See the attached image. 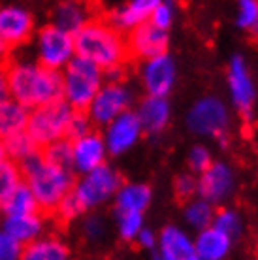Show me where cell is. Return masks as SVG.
I'll return each mask as SVG.
<instances>
[{
	"label": "cell",
	"mask_w": 258,
	"mask_h": 260,
	"mask_svg": "<svg viewBox=\"0 0 258 260\" xmlns=\"http://www.w3.org/2000/svg\"><path fill=\"white\" fill-rule=\"evenodd\" d=\"M23 181L33 190L42 215H53L76 183V172L49 162L42 149L19 162Z\"/></svg>",
	"instance_id": "6da1fadb"
},
{
	"label": "cell",
	"mask_w": 258,
	"mask_h": 260,
	"mask_svg": "<svg viewBox=\"0 0 258 260\" xmlns=\"http://www.w3.org/2000/svg\"><path fill=\"white\" fill-rule=\"evenodd\" d=\"M8 91L30 110L62 98V76L40 62H8Z\"/></svg>",
	"instance_id": "7a4b0ae2"
},
{
	"label": "cell",
	"mask_w": 258,
	"mask_h": 260,
	"mask_svg": "<svg viewBox=\"0 0 258 260\" xmlns=\"http://www.w3.org/2000/svg\"><path fill=\"white\" fill-rule=\"evenodd\" d=\"M76 55L94 62L104 74L121 66L130 57L123 32L111 23L100 19H89L74 34Z\"/></svg>",
	"instance_id": "3957f363"
},
{
	"label": "cell",
	"mask_w": 258,
	"mask_h": 260,
	"mask_svg": "<svg viewBox=\"0 0 258 260\" xmlns=\"http://www.w3.org/2000/svg\"><path fill=\"white\" fill-rule=\"evenodd\" d=\"M62 76V98L74 110H87L90 100L104 85V70L94 62L74 55L70 62L60 70Z\"/></svg>",
	"instance_id": "277c9868"
},
{
	"label": "cell",
	"mask_w": 258,
	"mask_h": 260,
	"mask_svg": "<svg viewBox=\"0 0 258 260\" xmlns=\"http://www.w3.org/2000/svg\"><path fill=\"white\" fill-rule=\"evenodd\" d=\"M72 113H74V108L66 102L64 98L36 106V108L28 110L25 130L42 149L51 142L66 138Z\"/></svg>",
	"instance_id": "5b68a950"
},
{
	"label": "cell",
	"mask_w": 258,
	"mask_h": 260,
	"mask_svg": "<svg viewBox=\"0 0 258 260\" xmlns=\"http://www.w3.org/2000/svg\"><path fill=\"white\" fill-rule=\"evenodd\" d=\"M119 187H121V176L104 162L98 168L81 174V177L76 179L70 192L85 213L111 200Z\"/></svg>",
	"instance_id": "8992f818"
},
{
	"label": "cell",
	"mask_w": 258,
	"mask_h": 260,
	"mask_svg": "<svg viewBox=\"0 0 258 260\" xmlns=\"http://www.w3.org/2000/svg\"><path fill=\"white\" fill-rule=\"evenodd\" d=\"M187 126L196 136L222 138L230 128V113L222 100L200 98L187 113Z\"/></svg>",
	"instance_id": "52a82bcc"
},
{
	"label": "cell",
	"mask_w": 258,
	"mask_h": 260,
	"mask_svg": "<svg viewBox=\"0 0 258 260\" xmlns=\"http://www.w3.org/2000/svg\"><path fill=\"white\" fill-rule=\"evenodd\" d=\"M130 104H132V92L128 87L117 79H111L98 89L85 111L94 126H106L117 115L128 110Z\"/></svg>",
	"instance_id": "ba28073f"
},
{
	"label": "cell",
	"mask_w": 258,
	"mask_h": 260,
	"mask_svg": "<svg viewBox=\"0 0 258 260\" xmlns=\"http://www.w3.org/2000/svg\"><path fill=\"white\" fill-rule=\"evenodd\" d=\"M36 47H38V62L53 70H62L76 55L74 34L58 28L57 25H47L40 30Z\"/></svg>",
	"instance_id": "9c48e42d"
},
{
	"label": "cell",
	"mask_w": 258,
	"mask_h": 260,
	"mask_svg": "<svg viewBox=\"0 0 258 260\" xmlns=\"http://www.w3.org/2000/svg\"><path fill=\"white\" fill-rule=\"evenodd\" d=\"M143 128L140 119L134 111H123L121 115H117L113 121L106 124L104 132V142L108 147V153L111 155H123L126 151L134 147L138 140L142 138Z\"/></svg>",
	"instance_id": "30bf717a"
},
{
	"label": "cell",
	"mask_w": 258,
	"mask_h": 260,
	"mask_svg": "<svg viewBox=\"0 0 258 260\" xmlns=\"http://www.w3.org/2000/svg\"><path fill=\"white\" fill-rule=\"evenodd\" d=\"M126 47L132 57L142 60L168 53V30L153 25L149 19L143 21L128 30Z\"/></svg>",
	"instance_id": "8fae6325"
},
{
	"label": "cell",
	"mask_w": 258,
	"mask_h": 260,
	"mask_svg": "<svg viewBox=\"0 0 258 260\" xmlns=\"http://www.w3.org/2000/svg\"><path fill=\"white\" fill-rule=\"evenodd\" d=\"M228 91H230V98H232L236 110L243 117H247L256 102V87L251 78L249 66L239 55L234 57L228 66Z\"/></svg>",
	"instance_id": "7c38bea8"
},
{
	"label": "cell",
	"mask_w": 258,
	"mask_h": 260,
	"mask_svg": "<svg viewBox=\"0 0 258 260\" xmlns=\"http://www.w3.org/2000/svg\"><path fill=\"white\" fill-rule=\"evenodd\" d=\"M236 187V177L230 166L222 162H211L198 177V194L211 204H222L230 198Z\"/></svg>",
	"instance_id": "4fadbf2b"
},
{
	"label": "cell",
	"mask_w": 258,
	"mask_h": 260,
	"mask_svg": "<svg viewBox=\"0 0 258 260\" xmlns=\"http://www.w3.org/2000/svg\"><path fill=\"white\" fill-rule=\"evenodd\" d=\"M142 81L147 94L151 96H168L175 83V62L168 53L143 60Z\"/></svg>",
	"instance_id": "5bb4252c"
},
{
	"label": "cell",
	"mask_w": 258,
	"mask_h": 260,
	"mask_svg": "<svg viewBox=\"0 0 258 260\" xmlns=\"http://www.w3.org/2000/svg\"><path fill=\"white\" fill-rule=\"evenodd\" d=\"M106 142L104 136L94 130L72 140V170L76 174H87L90 170L98 168L106 160Z\"/></svg>",
	"instance_id": "9a60e30c"
},
{
	"label": "cell",
	"mask_w": 258,
	"mask_h": 260,
	"mask_svg": "<svg viewBox=\"0 0 258 260\" xmlns=\"http://www.w3.org/2000/svg\"><path fill=\"white\" fill-rule=\"evenodd\" d=\"M34 32V17L19 6L0 8V38L8 46L15 47L26 44Z\"/></svg>",
	"instance_id": "2e32d148"
},
{
	"label": "cell",
	"mask_w": 258,
	"mask_h": 260,
	"mask_svg": "<svg viewBox=\"0 0 258 260\" xmlns=\"http://www.w3.org/2000/svg\"><path fill=\"white\" fill-rule=\"evenodd\" d=\"M156 249L164 260H196L194 240L177 226H166L156 236Z\"/></svg>",
	"instance_id": "e0dca14e"
},
{
	"label": "cell",
	"mask_w": 258,
	"mask_h": 260,
	"mask_svg": "<svg viewBox=\"0 0 258 260\" xmlns=\"http://www.w3.org/2000/svg\"><path fill=\"white\" fill-rule=\"evenodd\" d=\"M230 247L232 240L213 224L198 230V236L194 240L196 260H222L230 253Z\"/></svg>",
	"instance_id": "ac0fdd59"
},
{
	"label": "cell",
	"mask_w": 258,
	"mask_h": 260,
	"mask_svg": "<svg viewBox=\"0 0 258 260\" xmlns=\"http://www.w3.org/2000/svg\"><path fill=\"white\" fill-rule=\"evenodd\" d=\"M136 115L142 123L143 132L147 134H160L162 130L168 126L170 121V104L166 96H151L147 94V98L143 100Z\"/></svg>",
	"instance_id": "d6986e66"
},
{
	"label": "cell",
	"mask_w": 258,
	"mask_h": 260,
	"mask_svg": "<svg viewBox=\"0 0 258 260\" xmlns=\"http://www.w3.org/2000/svg\"><path fill=\"white\" fill-rule=\"evenodd\" d=\"M2 230L10 238L19 241L21 245H26L33 240L42 236L44 230V219L42 213H30V215H8L4 217Z\"/></svg>",
	"instance_id": "ffe728a7"
},
{
	"label": "cell",
	"mask_w": 258,
	"mask_h": 260,
	"mask_svg": "<svg viewBox=\"0 0 258 260\" xmlns=\"http://www.w3.org/2000/svg\"><path fill=\"white\" fill-rule=\"evenodd\" d=\"M160 4V0H130L126 6L119 8L113 15H111V25L119 28L121 32L130 28H134L136 25H140L143 21L149 19V15L153 13L156 6Z\"/></svg>",
	"instance_id": "44dd1931"
},
{
	"label": "cell",
	"mask_w": 258,
	"mask_h": 260,
	"mask_svg": "<svg viewBox=\"0 0 258 260\" xmlns=\"http://www.w3.org/2000/svg\"><path fill=\"white\" fill-rule=\"evenodd\" d=\"M90 19L89 8L81 0H64L60 2L55 10V23L58 28H62L66 32L76 34L81 26Z\"/></svg>",
	"instance_id": "7402d4cb"
},
{
	"label": "cell",
	"mask_w": 258,
	"mask_h": 260,
	"mask_svg": "<svg viewBox=\"0 0 258 260\" xmlns=\"http://www.w3.org/2000/svg\"><path fill=\"white\" fill-rule=\"evenodd\" d=\"M113 198H115V213L117 211H140V213H143L151 204V189L142 183L121 185Z\"/></svg>",
	"instance_id": "603a6c76"
},
{
	"label": "cell",
	"mask_w": 258,
	"mask_h": 260,
	"mask_svg": "<svg viewBox=\"0 0 258 260\" xmlns=\"http://www.w3.org/2000/svg\"><path fill=\"white\" fill-rule=\"evenodd\" d=\"M26 119H28L26 106L13 100L12 96L4 98L0 102V138H6L19 130H25Z\"/></svg>",
	"instance_id": "cb8c5ba5"
},
{
	"label": "cell",
	"mask_w": 258,
	"mask_h": 260,
	"mask_svg": "<svg viewBox=\"0 0 258 260\" xmlns=\"http://www.w3.org/2000/svg\"><path fill=\"white\" fill-rule=\"evenodd\" d=\"M68 254V247L57 238H36L23 245L21 256L26 260H64Z\"/></svg>",
	"instance_id": "d4e9b609"
},
{
	"label": "cell",
	"mask_w": 258,
	"mask_h": 260,
	"mask_svg": "<svg viewBox=\"0 0 258 260\" xmlns=\"http://www.w3.org/2000/svg\"><path fill=\"white\" fill-rule=\"evenodd\" d=\"M0 211L4 213V217H8V215H30L40 213V208L33 190L28 189V185L25 181H21L12 194L2 202Z\"/></svg>",
	"instance_id": "484cf974"
},
{
	"label": "cell",
	"mask_w": 258,
	"mask_h": 260,
	"mask_svg": "<svg viewBox=\"0 0 258 260\" xmlns=\"http://www.w3.org/2000/svg\"><path fill=\"white\" fill-rule=\"evenodd\" d=\"M4 140V149H6V156L10 160L19 164L21 160H25L26 156L38 153L40 147L38 143L34 142L30 134L26 130H19L15 134H10V136L2 138Z\"/></svg>",
	"instance_id": "4316f807"
},
{
	"label": "cell",
	"mask_w": 258,
	"mask_h": 260,
	"mask_svg": "<svg viewBox=\"0 0 258 260\" xmlns=\"http://www.w3.org/2000/svg\"><path fill=\"white\" fill-rule=\"evenodd\" d=\"M215 208L211 202L198 198V200H190L185 208V221L194 230H202V228L209 226L213 222Z\"/></svg>",
	"instance_id": "83f0119b"
},
{
	"label": "cell",
	"mask_w": 258,
	"mask_h": 260,
	"mask_svg": "<svg viewBox=\"0 0 258 260\" xmlns=\"http://www.w3.org/2000/svg\"><path fill=\"white\" fill-rule=\"evenodd\" d=\"M21 181H23V174H21L19 164L10 160V158L2 160L0 162V206Z\"/></svg>",
	"instance_id": "f1b7e54d"
},
{
	"label": "cell",
	"mask_w": 258,
	"mask_h": 260,
	"mask_svg": "<svg viewBox=\"0 0 258 260\" xmlns=\"http://www.w3.org/2000/svg\"><path fill=\"white\" fill-rule=\"evenodd\" d=\"M215 228H219L220 232H224L230 240H236L241 236L243 232V221L239 217L238 211L234 209H220V211H215L213 215V222H211Z\"/></svg>",
	"instance_id": "f546056e"
},
{
	"label": "cell",
	"mask_w": 258,
	"mask_h": 260,
	"mask_svg": "<svg viewBox=\"0 0 258 260\" xmlns=\"http://www.w3.org/2000/svg\"><path fill=\"white\" fill-rule=\"evenodd\" d=\"M42 155L49 162L72 170V140L70 138H60L57 142H51L49 145L42 147Z\"/></svg>",
	"instance_id": "4dcf8cb0"
},
{
	"label": "cell",
	"mask_w": 258,
	"mask_h": 260,
	"mask_svg": "<svg viewBox=\"0 0 258 260\" xmlns=\"http://www.w3.org/2000/svg\"><path fill=\"white\" fill-rule=\"evenodd\" d=\"M117 226L119 236L124 241H134L136 236L143 228V213L140 211H117Z\"/></svg>",
	"instance_id": "1f68e13d"
},
{
	"label": "cell",
	"mask_w": 258,
	"mask_h": 260,
	"mask_svg": "<svg viewBox=\"0 0 258 260\" xmlns=\"http://www.w3.org/2000/svg\"><path fill=\"white\" fill-rule=\"evenodd\" d=\"M236 23L241 30L258 36V0H238Z\"/></svg>",
	"instance_id": "d6a6232c"
},
{
	"label": "cell",
	"mask_w": 258,
	"mask_h": 260,
	"mask_svg": "<svg viewBox=\"0 0 258 260\" xmlns=\"http://www.w3.org/2000/svg\"><path fill=\"white\" fill-rule=\"evenodd\" d=\"M89 130H92V123H90L89 115H87V111L83 110H74L70 117V123H68V132H66V138H79L87 134Z\"/></svg>",
	"instance_id": "836d02e7"
},
{
	"label": "cell",
	"mask_w": 258,
	"mask_h": 260,
	"mask_svg": "<svg viewBox=\"0 0 258 260\" xmlns=\"http://www.w3.org/2000/svg\"><path fill=\"white\" fill-rule=\"evenodd\" d=\"M174 4L170 2V0H160V4L153 10V13L149 15V21L153 23V25L160 26L164 30H168L172 23H174Z\"/></svg>",
	"instance_id": "e575fe53"
},
{
	"label": "cell",
	"mask_w": 258,
	"mask_h": 260,
	"mask_svg": "<svg viewBox=\"0 0 258 260\" xmlns=\"http://www.w3.org/2000/svg\"><path fill=\"white\" fill-rule=\"evenodd\" d=\"M211 162H213L211 151L204 145H194L192 149L188 151V168L192 170L194 174H202Z\"/></svg>",
	"instance_id": "d590c367"
},
{
	"label": "cell",
	"mask_w": 258,
	"mask_h": 260,
	"mask_svg": "<svg viewBox=\"0 0 258 260\" xmlns=\"http://www.w3.org/2000/svg\"><path fill=\"white\" fill-rule=\"evenodd\" d=\"M174 189L181 200H190L194 194H198V179L190 174H181L175 177Z\"/></svg>",
	"instance_id": "8d00e7d4"
},
{
	"label": "cell",
	"mask_w": 258,
	"mask_h": 260,
	"mask_svg": "<svg viewBox=\"0 0 258 260\" xmlns=\"http://www.w3.org/2000/svg\"><path fill=\"white\" fill-rule=\"evenodd\" d=\"M21 253H23V245L19 241H15L4 230H0V260H15L19 258Z\"/></svg>",
	"instance_id": "74e56055"
},
{
	"label": "cell",
	"mask_w": 258,
	"mask_h": 260,
	"mask_svg": "<svg viewBox=\"0 0 258 260\" xmlns=\"http://www.w3.org/2000/svg\"><path fill=\"white\" fill-rule=\"evenodd\" d=\"M83 230H85V236L89 238V240H100L104 236V222L100 217H89L83 224Z\"/></svg>",
	"instance_id": "f35d334b"
},
{
	"label": "cell",
	"mask_w": 258,
	"mask_h": 260,
	"mask_svg": "<svg viewBox=\"0 0 258 260\" xmlns=\"http://www.w3.org/2000/svg\"><path fill=\"white\" fill-rule=\"evenodd\" d=\"M136 241L140 243V247L147 249V251H153L156 247V236L151 230H147V228L140 230V234L136 236Z\"/></svg>",
	"instance_id": "ab89813d"
},
{
	"label": "cell",
	"mask_w": 258,
	"mask_h": 260,
	"mask_svg": "<svg viewBox=\"0 0 258 260\" xmlns=\"http://www.w3.org/2000/svg\"><path fill=\"white\" fill-rule=\"evenodd\" d=\"M10 96L8 91V62H0V102Z\"/></svg>",
	"instance_id": "60d3db41"
},
{
	"label": "cell",
	"mask_w": 258,
	"mask_h": 260,
	"mask_svg": "<svg viewBox=\"0 0 258 260\" xmlns=\"http://www.w3.org/2000/svg\"><path fill=\"white\" fill-rule=\"evenodd\" d=\"M10 53H12V47L0 38V62H10Z\"/></svg>",
	"instance_id": "b9f144b4"
},
{
	"label": "cell",
	"mask_w": 258,
	"mask_h": 260,
	"mask_svg": "<svg viewBox=\"0 0 258 260\" xmlns=\"http://www.w3.org/2000/svg\"><path fill=\"white\" fill-rule=\"evenodd\" d=\"M8 156H6V149H4V140H2V138H0V162H2V160H6Z\"/></svg>",
	"instance_id": "7bdbcfd3"
}]
</instances>
